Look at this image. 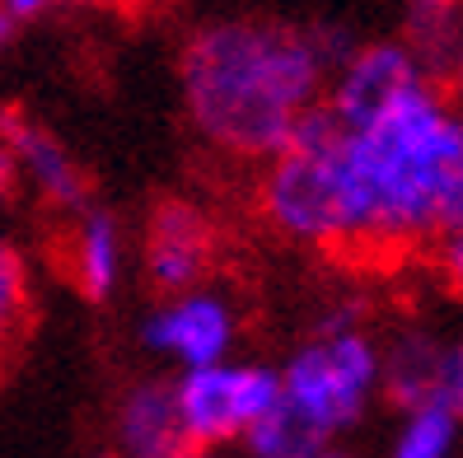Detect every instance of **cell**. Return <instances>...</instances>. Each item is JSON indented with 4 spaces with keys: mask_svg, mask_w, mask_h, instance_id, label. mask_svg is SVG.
<instances>
[{
    "mask_svg": "<svg viewBox=\"0 0 463 458\" xmlns=\"http://www.w3.org/2000/svg\"><path fill=\"white\" fill-rule=\"evenodd\" d=\"M430 407L449 412L463 425V332L440 337V356H435V379H430Z\"/></svg>",
    "mask_w": 463,
    "mask_h": 458,
    "instance_id": "2e32d148",
    "label": "cell"
},
{
    "mask_svg": "<svg viewBox=\"0 0 463 458\" xmlns=\"http://www.w3.org/2000/svg\"><path fill=\"white\" fill-rule=\"evenodd\" d=\"M328 173L342 215V253L430 244L463 187V107L440 79H426L370 122L337 126Z\"/></svg>",
    "mask_w": 463,
    "mask_h": 458,
    "instance_id": "7a4b0ae2",
    "label": "cell"
},
{
    "mask_svg": "<svg viewBox=\"0 0 463 458\" xmlns=\"http://www.w3.org/2000/svg\"><path fill=\"white\" fill-rule=\"evenodd\" d=\"M356 51L342 23L267 14L206 19L183 38L178 89L193 131L234 159H277L295 122L323 103L333 70Z\"/></svg>",
    "mask_w": 463,
    "mask_h": 458,
    "instance_id": "6da1fadb",
    "label": "cell"
},
{
    "mask_svg": "<svg viewBox=\"0 0 463 458\" xmlns=\"http://www.w3.org/2000/svg\"><path fill=\"white\" fill-rule=\"evenodd\" d=\"M174 397H178V421H183L187 449L239 444L267 412H277L281 369L277 365H239V360L178 369Z\"/></svg>",
    "mask_w": 463,
    "mask_h": 458,
    "instance_id": "277c9868",
    "label": "cell"
},
{
    "mask_svg": "<svg viewBox=\"0 0 463 458\" xmlns=\"http://www.w3.org/2000/svg\"><path fill=\"white\" fill-rule=\"evenodd\" d=\"M440 85L449 89V98L463 107V33H458V47H454V57H449V70H445V79Z\"/></svg>",
    "mask_w": 463,
    "mask_h": 458,
    "instance_id": "ffe728a7",
    "label": "cell"
},
{
    "mask_svg": "<svg viewBox=\"0 0 463 458\" xmlns=\"http://www.w3.org/2000/svg\"><path fill=\"white\" fill-rule=\"evenodd\" d=\"M234 341H239V313L225 294L206 285L169 294L141 318V346L178 369L230 360Z\"/></svg>",
    "mask_w": 463,
    "mask_h": 458,
    "instance_id": "5b68a950",
    "label": "cell"
},
{
    "mask_svg": "<svg viewBox=\"0 0 463 458\" xmlns=\"http://www.w3.org/2000/svg\"><path fill=\"white\" fill-rule=\"evenodd\" d=\"M10 38H14V19H10L5 10H0V51L10 47Z\"/></svg>",
    "mask_w": 463,
    "mask_h": 458,
    "instance_id": "7402d4cb",
    "label": "cell"
},
{
    "mask_svg": "<svg viewBox=\"0 0 463 458\" xmlns=\"http://www.w3.org/2000/svg\"><path fill=\"white\" fill-rule=\"evenodd\" d=\"M127 272V234L108 206H85L71 229V281L90 304H108Z\"/></svg>",
    "mask_w": 463,
    "mask_h": 458,
    "instance_id": "30bf717a",
    "label": "cell"
},
{
    "mask_svg": "<svg viewBox=\"0 0 463 458\" xmlns=\"http://www.w3.org/2000/svg\"><path fill=\"white\" fill-rule=\"evenodd\" d=\"M430 248H435L440 281L454 290V300H463V229H440L430 238Z\"/></svg>",
    "mask_w": 463,
    "mask_h": 458,
    "instance_id": "e0dca14e",
    "label": "cell"
},
{
    "mask_svg": "<svg viewBox=\"0 0 463 458\" xmlns=\"http://www.w3.org/2000/svg\"><path fill=\"white\" fill-rule=\"evenodd\" d=\"M440 337L426 322H407L389 341H379V393H384L398 412L430 407V379H435V356H440Z\"/></svg>",
    "mask_w": 463,
    "mask_h": 458,
    "instance_id": "8fae6325",
    "label": "cell"
},
{
    "mask_svg": "<svg viewBox=\"0 0 463 458\" xmlns=\"http://www.w3.org/2000/svg\"><path fill=\"white\" fill-rule=\"evenodd\" d=\"M178 458H221V453H215V449H183Z\"/></svg>",
    "mask_w": 463,
    "mask_h": 458,
    "instance_id": "cb8c5ba5",
    "label": "cell"
},
{
    "mask_svg": "<svg viewBox=\"0 0 463 458\" xmlns=\"http://www.w3.org/2000/svg\"><path fill=\"white\" fill-rule=\"evenodd\" d=\"M57 5H80V0H0V10H5L14 23L19 19H38V14L57 10Z\"/></svg>",
    "mask_w": 463,
    "mask_h": 458,
    "instance_id": "ac0fdd59",
    "label": "cell"
},
{
    "mask_svg": "<svg viewBox=\"0 0 463 458\" xmlns=\"http://www.w3.org/2000/svg\"><path fill=\"white\" fill-rule=\"evenodd\" d=\"M24 309H29V266L10 238H0V346L14 337Z\"/></svg>",
    "mask_w": 463,
    "mask_h": 458,
    "instance_id": "9a60e30c",
    "label": "cell"
},
{
    "mask_svg": "<svg viewBox=\"0 0 463 458\" xmlns=\"http://www.w3.org/2000/svg\"><path fill=\"white\" fill-rule=\"evenodd\" d=\"M440 229H463V187H458V197H454V206H449V215H445Z\"/></svg>",
    "mask_w": 463,
    "mask_h": 458,
    "instance_id": "44dd1931",
    "label": "cell"
},
{
    "mask_svg": "<svg viewBox=\"0 0 463 458\" xmlns=\"http://www.w3.org/2000/svg\"><path fill=\"white\" fill-rule=\"evenodd\" d=\"M14 192H19V169H14L10 145L0 141V210H5V206L14 201Z\"/></svg>",
    "mask_w": 463,
    "mask_h": 458,
    "instance_id": "d6986e66",
    "label": "cell"
},
{
    "mask_svg": "<svg viewBox=\"0 0 463 458\" xmlns=\"http://www.w3.org/2000/svg\"><path fill=\"white\" fill-rule=\"evenodd\" d=\"M314 458H356V453H351V449H342V444H328V449H318Z\"/></svg>",
    "mask_w": 463,
    "mask_h": 458,
    "instance_id": "603a6c76",
    "label": "cell"
},
{
    "mask_svg": "<svg viewBox=\"0 0 463 458\" xmlns=\"http://www.w3.org/2000/svg\"><path fill=\"white\" fill-rule=\"evenodd\" d=\"M187 449L174 379H136L113 407L118 458H178Z\"/></svg>",
    "mask_w": 463,
    "mask_h": 458,
    "instance_id": "9c48e42d",
    "label": "cell"
},
{
    "mask_svg": "<svg viewBox=\"0 0 463 458\" xmlns=\"http://www.w3.org/2000/svg\"><path fill=\"white\" fill-rule=\"evenodd\" d=\"M94 458H118V453H113V449H108V453H94Z\"/></svg>",
    "mask_w": 463,
    "mask_h": 458,
    "instance_id": "d4e9b609",
    "label": "cell"
},
{
    "mask_svg": "<svg viewBox=\"0 0 463 458\" xmlns=\"http://www.w3.org/2000/svg\"><path fill=\"white\" fill-rule=\"evenodd\" d=\"M463 425L440 407H412L402 412V425L389 440V458H458Z\"/></svg>",
    "mask_w": 463,
    "mask_h": 458,
    "instance_id": "4fadbf2b",
    "label": "cell"
},
{
    "mask_svg": "<svg viewBox=\"0 0 463 458\" xmlns=\"http://www.w3.org/2000/svg\"><path fill=\"white\" fill-rule=\"evenodd\" d=\"M239 449H243V458H314L328 444H323L286 402H277V412H267L249 435L239 440Z\"/></svg>",
    "mask_w": 463,
    "mask_h": 458,
    "instance_id": "5bb4252c",
    "label": "cell"
},
{
    "mask_svg": "<svg viewBox=\"0 0 463 458\" xmlns=\"http://www.w3.org/2000/svg\"><path fill=\"white\" fill-rule=\"evenodd\" d=\"M463 33V0H402V42L430 70V79H445L449 57Z\"/></svg>",
    "mask_w": 463,
    "mask_h": 458,
    "instance_id": "7c38bea8",
    "label": "cell"
},
{
    "mask_svg": "<svg viewBox=\"0 0 463 458\" xmlns=\"http://www.w3.org/2000/svg\"><path fill=\"white\" fill-rule=\"evenodd\" d=\"M0 141H5L10 154H14L19 182H29V192L43 206L71 215V220L85 206H94L85 169H80V159L61 145V136L52 126L29 117L24 107H5V113H0Z\"/></svg>",
    "mask_w": 463,
    "mask_h": 458,
    "instance_id": "ba28073f",
    "label": "cell"
},
{
    "mask_svg": "<svg viewBox=\"0 0 463 458\" xmlns=\"http://www.w3.org/2000/svg\"><path fill=\"white\" fill-rule=\"evenodd\" d=\"M379 397V341L370 328H314L281 365V402L323 444L351 435Z\"/></svg>",
    "mask_w": 463,
    "mask_h": 458,
    "instance_id": "3957f363",
    "label": "cell"
},
{
    "mask_svg": "<svg viewBox=\"0 0 463 458\" xmlns=\"http://www.w3.org/2000/svg\"><path fill=\"white\" fill-rule=\"evenodd\" d=\"M215 262V229L206 210L183 197H159L141 229V272L159 300L206 285Z\"/></svg>",
    "mask_w": 463,
    "mask_h": 458,
    "instance_id": "8992f818",
    "label": "cell"
},
{
    "mask_svg": "<svg viewBox=\"0 0 463 458\" xmlns=\"http://www.w3.org/2000/svg\"><path fill=\"white\" fill-rule=\"evenodd\" d=\"M430 70L412 57L402 38H379V42H356V51L333 70L323 107L337 117V126H361L374 113H384L393 98L407 89L426 85Z\"/></svg>",
    "mask_w": 463,
    "mask_h": 458,
    "instance_id": "52a82bcc",
    "label": "cell"
}]
</instances>
